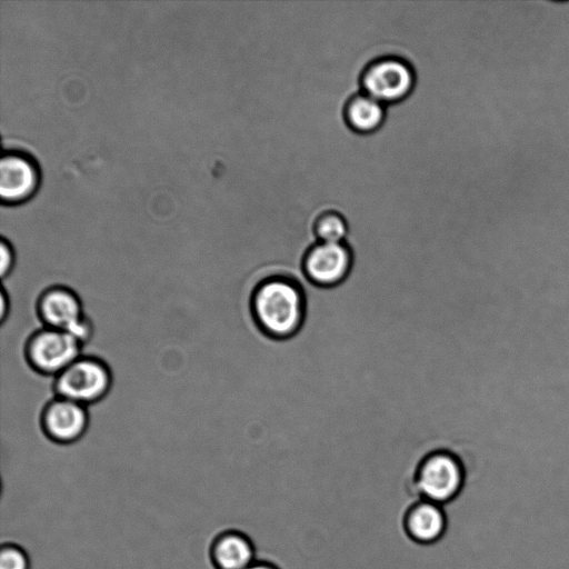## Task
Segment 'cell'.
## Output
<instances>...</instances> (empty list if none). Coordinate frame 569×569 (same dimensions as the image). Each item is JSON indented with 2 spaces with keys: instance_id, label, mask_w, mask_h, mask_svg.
Instances as JSON below:
<instances>
[{
  "instance_id": "6da1fadb",
  "label": "cell",
  "mask_w": 569,
  "mask_h": 569,
  "mask_svg": "<svg viewBox=\"0 0 569 569\" xmlns=\"http://www.w3.org/2000/svg\"><path fill=\"white\" fill-rule=\"evenodd\" d=\"M251 308L258 326L274 339L292 337L305 319L303 293L296 283L284 278H271L258 286Z\"/></svg>"
},
{
  "instance_id": "7a4b0ae2",
  "label": "cell",
  "mask_w": 569,
  "mask_h": 569,
  "mask_svg": "<svg viewBox=\"0 0 569 569\" xmlns=\"http://www.w3.org/2000/svg\"><path fill=\"white\" fill-rule=\"evenodd\" d=\"M110 386L108 366L98 358L82 356L56 376L53 383L58 397L83 406L102 399Z\"/></svg>"
},
{
  "instance_id": "3957f363",
  "label": "cell",
  "mask_w": 569,
  "mask_h": 569,
  "mask_svg": "<svg viewBox=\"0 0 569 569\" xmlns=\"http://www.w3.org/2000/svg\"><path fill=\"white\" fill-rule=\"evenodd\" d=\"M81 347L71 333L46 327L28 339L26 357L34 370L56 377L81 357Z\"/></svg>"
},
{
  "instance_id": "277c9868",
  "label": "cell",
  "mask_w": 569,
  "mask_h": 569,
  "mask_svg": "<svg viewBox=\"0 0 569 569\" xmlns=\"http://www.w3.org/2000/svg\"><path fill=\"white\" fill-rule=\"evenodd\" d=\"M37 310L48 328L69 332L82 343L91 336L92 327L83 312L81 300L67 287L46 289L38 299Z\"/></svg>"
},
{
  "instance_id": "5b68a950",
  "label": "cell",
  "mask_w": 569,
  "mask_h": 569,
  "mask_svg": "<svg viewBox=\"0 0 569 569\" xmlns=\"http://www.w3.org/2000/svg\"><path fill=\"white\" fill-rule=\"evenodd\" d=\"M361 82L366 94L382 103H395L411 93L416 79L407 61L389 57L369 64Z\"/></svg>"
},
{
  "instance_id": "8992f818",
  "label": "cell",
  "mask_w": 569,
  "mask_h": 569,
  "mask_svg": "<svg viewBox=\"0 0 569 569\" xmlns=\"http://www.w3.org/2000/svg\"><path fill=\"white\" fill-rule=\"evenodd\" d=\"M462 482L463 470L460 462L443 451L426 458L417 477V487L423 499L438 505L455 498Z\"/></svg>"
},
{
  "instance_id": "52a82bcc",
  "label": "cell",
  "mask_w": 569,
  "mask_h": 569,
  "mask_svg": "<svg viewBox=\"0 0 569 569\" xmlns=\"http://www.w3.org/2000/svg\"><path fill=\"white\" fill-rule=\"evenodd\" d=\"M40 182L37 161L27 152L4 150L0 158V197L6 204L30 199Z\"/></svg>"
},
{
  "instance_id": "ba28073f",
  "label": "cell",
  "mask_w": 569,
  "mask_h": 569,
  "mask_svg": "<svg viewBox=\"0 0 569 569\" xmlns=\"http://www.w3.org/2000/svg\"><path fill=\"white\" fill-rule=\"evenodd\" d=\"M352 254L346 243L318 242L307 253L303 262L308 279L320 287H335L348 276Z\"/></svg>"
},
{
  "instance_id": "9c48e42d",
  "label": "cell",
  "mask_w": 569,
  "mask_h": 569,
  "mask_svg": "<svg viewBox=\"0 0 569 569\" xmlns=\"http://www.w3.org/2000/svg\"><path fill=\"white\" fill-rule=\"evenodd\" d=\"M88 422L86 406L61 397L48 402L41 413L43 432L58 443H70L80 439Z\"/></svg>"
},
{
  "instance_id": "30bf717a",
  "label": "cell",
  "mask_w": 569,
  "mask_h": 569,
  "mask_svg": "<svg viewBox=\"0 0 569 569\" xmlns=\"http://www.w3.org/2000/svg\"><path fill=\"white\" fill-rule=\"evenodd\" d=\"M210 558L217 569H247L256 562L251 541L240 532L220 531L211 540Z\"/></svg>"
},
{
  "instance_id": "8fae6325",
  "label": "cell",
  "mask_w": 569,
  "mask_h": 569,
  "mask_svg": "<svg viewBox=\"0 0 569 569\" xmlns=\"http://www.w3.org/2000/svg\"><path fill=\"white\" fill-rule=\"evenodd\" d=\"M407 529L420 542L436 541L446 529V517L441 507L428 500L421 501L410 510Z\"/></svg>"
},
{
  "instance_id": "7c38bea8",
  "label": "cell",
  "mask_w": 569,
  "mask_h": 569,
  "mask_svg": "<svg viewBox=\"0 0 569 569\" xmlns=\"http://www.w3.org/2000/svg\"><path fill=\"white\" fill-rule=\"evenodd\" d=\"M385 116L383 103L366 93L351 98L345 109L347 124L358 133H373L383 123Z\"/></svg>"
},
{
  "instance_id": "4fadbf2b",
  "label": "cell",
  "mask_w": 569,
  "mask_h": 569,
  "mask_svg": "<svg viewBox=\"0 0 569 569\" xmlns=\"http://www.w3.org/2000/svg\"><path fill=\"white\" fill-rule=\"evenodd\" d=\"M315 234L319 242L345 243L349 236V223L342 213H320L315 220Z\"/></svg>"
},
{
  "instance_id": "5bb4252c",
  "label": "cell",
  "mask_w": 569,
  "mask_h": 569,
  "mask_svg": "<svg viewBox=\"0 0 569 569\" xmlns=\"http://www.w3.org/2000/svg\"><path fill=\"white\" fill-rule=\"evenodd\" d=\"M0 569H31L29 553L19 545L2 542L0 549Z\"/></svg>"
},
{
  "instance_id": "9a60e30c",
  "label": "cell",
  "mask_w": 569,
  "mask_h": 569,
  "mask_svg": "<svg viewBox=\"0 0 569 569\" xmlns=\"http://www.w3.org/2000/svg\"><path fill=\"white\" fill-rule=\"evenodd\" d=\"M0 256H1L0 273H1V277L4 278L11 272V270L13 268L14 253H13L11 244L3 238L1 239V242H0Z\"/></svg>"
},
{
  "instance_id": "2e32d148",
  "label": "cell",
  "mask_w": 569,
  "mask_h": 569,
  "mask_svg": "<svg viewBox=\"0 0 569 569\" xmlns=\"http://www.w3.org/2000/svg\"><path fill=\"white\" fill-rule=\"evenodd\" d=\"M9 311V298L6 291H1L0 293V319L4 321Z\"/></svg>"
},
{
  "instance_id": "e0dca14e",
  "label": "cell",
  "mask_w": 569,
  "mask_h": 569,
  "mask_svg": "<svg viewBox=\"0 0 569 569\" xmlns=\"http://www.w3.org/2000/svg\"><path fill=\"white\" fill-rule=\"evenodd\" d=\"M247 569H274L273 567L269 566V565H266V563H261V562H254L252 563L249 568Z\"/></svg>"
}]
</instances>
